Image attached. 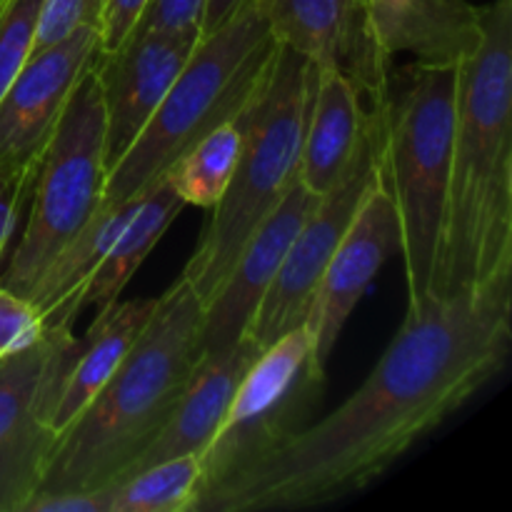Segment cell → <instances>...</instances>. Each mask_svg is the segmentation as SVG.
<instances>
[{
  "instance_id": "23",
  "label": "cell",
  "mask_w": 512,
  "mask_h": 512,
  "mask_svg": "<svg viewBox=\"0 0 512 512\" xmlns=\"http://www.w3.org/2000/svg\"><path fill=\"white\" fill-rule=\"evenodd\" d=\"M203 488L200 453L148 465L110 488V512H195Z\"/></svg>"
},
{
  "instance_id": "1",
  "label": "cell",
  "mask_w": 512,
  "mask_h": 512,
  "mask_svg": "<svg viewBox=\"0 0 512 512\" xmlns=\"http://www.w3.org/2000/svg\"><path fill=\"white\" fill-rule=\"evenodd\" d=\"M512 353V280L408 308L358 390L205 490L195 512L328 505L358 493L500 375Z\"/></svg>"
},
{
  "instance_id": "24",
  "label": "cell",
  "mask_w": 512,
  "mask_h": 512,
  "mask_svg": "<svg viewBox=\"0 0 512 512\" xmlns=\"http://www.w3.org/2000/svg\"><path fill=\"white\" fill-rule=\"evenodd\" d=\"M43 0H8L0 15V95L33 50Z\"/></svg>"
},
{
  "instance_id": "31",
  "label": "cell",
  "mask_w": 512,
  "mask_h": 512,
  "mask_svg": "<svg viewBox=\"0 0 512 512\" xmlns=\"http://www.w3.org/2000/svg\"><path fill=\"white\" fill-rule=\"evenodd\" d=\"M240 3H243V0H208V5H205V18H203V28H200V35L208 33V30H213V28H218V25L223 23V20L228 18V15L233 13Z\"/></svg>"
},
{
  "instance_id": "21",
  "label": "cell",
  "mask_w": 512,
  "mask_h": 512,
  "mask_svg": "<svg viewBox=\"0 0 512 512\" xmlns=\"http://www.w3.org/2000/svg\"><path fill=\"white\" fill-rule=\"evenodd\" d=\"M180 210H183V200L173 193V188L165 180L150 185L140 195L135 210L125 220L120 233L115 235L113 245L103 255L98 268L90 275L88 285L80 295V308H95V313H98V310L115 303L135 275V270L143 265V260L160 243L170 223L178 218Z\"/></svg>"
},
{
  "instance_id": "20",
  "label": "cell",
  "mask_w": 512,
  "mask_h": 512,
  "mask_svg": "<svg viewBox=\"0 0 512 512\" xmlns=\"http://www.w3.org/2000/svg\"><path fill=\"white\" fill-rule=\"evenodd\" d=\"M138 200L140 195L133 200H125V203L98 205V210L83 225V230L50 260L43 275L35 280L25 298L40 310L45 328H58V325L73 328L75 318L83 310L80 308V295H83L90 275L98 268L103 255L108 253L115 235L130 218Z\"/></svg>"
},
{
  "instance_id": "32",
  "label": "cell",
  "mask_w": 512,
  "mask_h": 512,
  "mask_svg": "<svg viewBox=\"0 0 512 512\" xmlns=\"http://www.w3.org/2000/svg\"><path fill=\"white\" fill-rule=\"evenodd\" d=\"M5 5H8V0H0V15H3V10H5Z\"/></svg>"
},
{
  "instance_id": "19",
  "label": "cell",
  "mask_w": 512,
  "mask_h": 512,
  "mask_svg": "<svg viewBox=\"0 0 512 512\" xmlns=\"http://www.w3.org/2000/svg\"><path fill=\"white\" fill-rule=\"evenodd\" d=\"M155 303L158 298L115 300L95 313L93 325L75 343L73 358L55 385L48 423L58 438L120 368L128 350L148 325Z\"/></svg>"
},
{
  "instance_id": "13",
  "label": "cell",
  "mask_w": 512,
  "mask_h": 512,
  "mask_svg": "<svg viewBox=\"0 0 512 512\" xmlns=\"http://www.w3.org/2000/svg\"><path fill=\"white\" fill-rule=\"evenodd\" d=\"M400 253H403V233H400L398 208L380 175L335 248L305 318V328L313 335L315 355L325 368L343 335L345 323L368 293L375 275Z\"/></svg>"
},
{
  "instance_id": "17",
  "label": "cell",
  "mask_w": 512,
  "mask_h": 512,
  "mask_svg": "<svg viewBox=\"0 0 512 512\" xmlns=\"http://www.w3.org/2000/svg\"><path fill=\"white\" fill-rule=\"evenodd\" d=\"M260 350L263 348H258L248 335H243L225 348L208 350L200 355L173 413L165 420L160 433L150 440L148 448L140 453V458L130 465L128 475L138 473L148 465L178 458V455H203L218 425L223 423L235 388L260 355Z\"/></svg>"
},
{
  "instance_id": "29",
  "label": "cell",
  "mask_w": 512,
  "mask_h": 512,
  "mask_svg": "<svg viewBox=\"0 0 512 512\" xmlns=\"http://www.w3.org/2000/svg\"><path fill=\"white\" fill-rule=\"evenodd\" d=\"M110 488L35 495L25 512H110Z\"/></svg>"
},
{
  "instance_id": "16",
  "label": "cell",
  "mask_w": 512,
  "mask_h": 512,
  "mask_svg": "<svg viewBox=\"0 0 512 512\" xmlns=\"http://www.w3.org/2000/svg\"><path fill=\"white\" fill-rule=\"evenodd\" d=\"M363 15L370 45L388 65L400 53L460 65L483 35V5L470 0H363Z\"/></svg>"
},
{
  "instance_id": "8",
  "label": "cell",
  "mask_w": 512,
  "mask_h": 512,
  "mask_svg": "<svg viewBox=\"0 0 512 512\" xmlns=\"http://www.w3.org/2000/svg\"><path fill=\"white\" fill-rule=\"evenodd\" d=\"M323 390L325 365L315 355L313 335L305 325L260 350L235 388L223 423L200 455V495L300 433L318 410Z\"/></svg>"
},
{
  "instance_id": "7",
  "label": "cell",
  "mask_w": 512,
  "mask_h": 512,
  "mask_svg": "<svg viewBox=\"0 0 512 512\" xmlns=\"http://www.w3.org/2000/svg\"><path fill=\"white\" fill-rule=\"evenodd\" d=\"M105 175L103 98L90 68L75 85L35 175L23 235L0 270L3 288L30 293L50 260L93 218L103 200Z\"/></svg>"
},
{
  "instance_id": "30",
  "label": "cell",
  "mask_w": 512,
  "mask_h": 512,
  "mask_svg": "<svg viewBox=\"0 0 512 512\" xmlns=\"http://www.w3.org/2000/svg\"><path fill=\"white\" fill-rule=\"evenodd\" d=\"M30 195H33V190L20 185L18 180L0 175V270H3L5 258H8L15 225H18L20 213L28 208Z\"/></svg>"
},
{
  "instance_id": "3",
  "label": "cell",
  "mask_w": 512,
  "mask_h": 512,
  "mask_svg": "<svg viewBox=\"0 0 512 512\" xmlns=\"http://www.w3.org/2000/svg\"><path fill=\"white\" fill-rule=\"evenodd\" d=\"M203 355V303L180 275L120 368L60 433L38 495L103 490L160 433Z\"/></svg>"
},
{
  "instance_id": "5",
  "label": "cell",
  "mask_w": 512,
  "mask_h": 512,
  "mask_svg": "<svg viewBox=\"0 0 512 512\" xmlns=\"http://www.w3.org/2000/svg\"><path fill=\"white\" fill-rule=\"evenodd\" d=\"M458 65L418 63L390 73L380 113V168L403 233L408 308L433 298L453 158Z\"/></svg>"
},
{
  "instance_id": "12",
  "label": "cell",
  "mask_w": 512,
  "mask_h": 512,
  "mask_svg": "<svg viewBox=\"0 0 512 512\" xmlns=\"http://www.w3.org/2000/svg\"><path fill=\"white\" fill-rule=\"evenodd\" d=\"M200 33H130L110 53H100L93 70L105 115L108 170L125 155L150 123L198 45Z\"/></svg>"
},
{
  "instance_id": "27",
  "label": "cell",
  "mask_w": 512,
  "mask_h": 512,
  "mask_svg": "<svg viewBox=\"0 0 512 512\" xmlns=\"http://www.w3.org/2000/svg\"><path fill=\"white\" fill-rule=\"evenodd\" d=\"M208 0H148L130 33H200Z\"/></svg>"
},
{
  "instance_id": "33",
  "label": "cell",
  "mask_w": 512,
  "mask_h": 512,
  "mask_svg": "<svg viewBox=\"0 0 512 512\" xmlns=\"http://www.w3.org/2000/svg\"><path fill=\"white\" fill-rule=\"evenodd\" d=\"M358 3H360V5H363V0H358Z\"/></svg>"
},
{
  "instance_id": "18",
  "label": "cell",
  "mask_w": 512,
  "mask_h": 512,
  "mask_svg": "<svg viewBox=\"0 0 512 512\" xmlns=\"http://www.w3.org/2000/svg\"><path fill=\"white\" fill-rule=\"evenodd\" d=\"M375 110L348 73L315 68L298 168V180L310 193L325 195L348 175Z\"/></svg>"
},
{
  "instance_id": "26",
  "label": "cell",
  "mask_w": 512,
  "mask_h": 512,
  "mask_svg": "<svg viewBox=\"0 0 512 512\" xmlns=\"http://www.w3.org/2000/svg\"><path fill=\"white\" fill-rule=\"evenodd\" d=\"M100 10H103V0H43L30 55L68 38L83 25L100 28Z\"/></svg>"
},
{
  "instance_id": "4",
  "label": "cell",
  "mask_w": 512,
  "mask_h": 512,
  "mask_svg": "<svg viewBox=\"0 0 512 512\" xmlns=\"http://www.w3.org/2000/svg\"><path fill=\"white\" fill-rule=\"evenodd\" d=\"M275 53L265 0H243L218 28L200 35L158 113L105 175L100 205L143 195L185 148L238 118L268 83Z\"/></svg>"
},
{
  "instance_id": "10",
  "label": "cell",
  "mask_w": 512,
  "mask_h": 512,
  "mask_svg": "<svg viewBox=\"0 0 512 512\" xmlns=\"http://www.w3.org/2000/svg\"><path fill=\"white\" fill-rule=\"evenodd\" d=\"M78 338L58 325L30 348L0 360V512H25L38 495L58 433L50 428L55 385Z\"/></svg>"
},
{
  "instance_id": "6",
  "label": "cell",
  "mask_w": 512,
  "mask_h": 512,
  "mask_svg": "<svg viewBox=\"0 0 512 512\" xmlns=\"http://www.w3.org/2000/svg\"><path fill=\"white\" fill-rule=\"evenodd\" d=\"M313 83L315 65L278 45L268 83L250 110L243 155L223 198L210 208L203 235L183 270L203 308L228 278L255 228L298 180Z\"/></svg>"
},
{
  "instance_id": "14",
  "label": "cell",
  "mask_w": 512,
  "mask_h": 512,
  "mask_svg": "<svg viewBox=\"0 0 512 512\" xmlns=\"http://www.w3.org/2000/svg\"><path fill=\"white\" fill-rule=\"evenodd\" d=\"M265 18L275 43L348 73L373 108L385 103L390 65L370 45L358 0H265Z\"/></svg>"
},
{
  "instance_id": "28",
  "label": "cell",
  "mask_w": 512,
  "mask_h": 512,
  "mask_svg": "<svg viewBox=\"0 0 512 512\" xmlns=\"http://www.w3.org/2000/svg\"><path fill=\"white\" fill-rule=\"evenodd\" d=\"M148 0H103L100 10V53L118 48L138 23Z\"/></svg>"
},
{
  "instance_id": "11",
  "label": "cell",
  "mask_w": 512,
  "mask_h": 512,
  "mask_svg": "<svg viewBox=\"0 0 512 512\" xmlns=\"http://www.w3.org/2000/svg\"><path fill=\"white\" fill-rule=\"evenodd\" d=\"M100 50L98 25H83L25 60L0 95V175L33 190L65 105Z\"/></svg>"
},
{
  "instance_id": "9",
  "label": "cell",
  "mask_w": 512,
  "mask_h": 512,
  "mask_svg": "<svg viewBox=\"0 0 512 512\" xmlns=\"http://www.w3.org/2000/svg\"><path fill=\"white\" fill-rule=\"evenodd\" d=\"M380 113H383V105L375 110L373 123H370L363 145L355 153L348 175L333 190L315 200L313 210L305 215L298 233L290 240L283 265L245 330V335L258 348H268L290 330L305 325L315 288H318L335 248L343 240L348 225L353 223L368 190L383 175V168H380Z\"/></svg>"
},
{
  "instance_id": "22",
  "label": "cell",
  "mask_w": 512,
  "mask_h": 512,
  "mask_svg": "<svg viewBox=\"0 0 512 512\" xmlns=\"http://www.w3.org/2000/svg\"><path fill=\"white\" fill-rule=\"evenodd\" d=\"M253 103L238 118L220 123L218 128L195 140L168 165L160 180H165L173 188V193L183 200V205L210 210L223 198L225 188L235 173V165L243 155Z\"/></svg>"
},
{
  "instance_id": "25",
  "label": "cell",
  "mask_w": 512,
  "mask_h": 512,
  "mask_svg": "<svg viewBox=\"0 0 512 512\" xmlns=\"http://www.w3.org/2000/svg\"><path fill=\"white\" fill-rule=\"evenodd\" d=\"M48 333L40 310L25 295L0 285V360L38 343Z\"/></svg>"
},
{
  "instance_id": "2",
  "label": "cell",
  "mask_w": 512,
  "mask_h": 512,
  "mask_svg": "<svg viewBox=\"0 0 512 512\" xmlns=\"http://www.w3.org/2000/svg\"><path fill=\"white\" fill-rule=\"evenodd\" d=\"M512 280V0L483 5L458 65L453 158L433 295Z\"/></svg>"
},
{
  "instance_id": "15",
  "label": "cell",
  "mask_w": 512,
  "mask_h": 512,
  "mask_svg": "<svg viewBox=\"0 0 512 512\" xmlns=\"http://www.w3.org/2000/svg\"><path fill=\"white\" fill-rule=\"evenodd\" d=\"M318 198L320 195L310 193L300 180H295L278 208L255 228L235 258L228 278L203 308V353L243 338L260 300L283 265L290 240Z\"/></svg>"
}]
</instances>
